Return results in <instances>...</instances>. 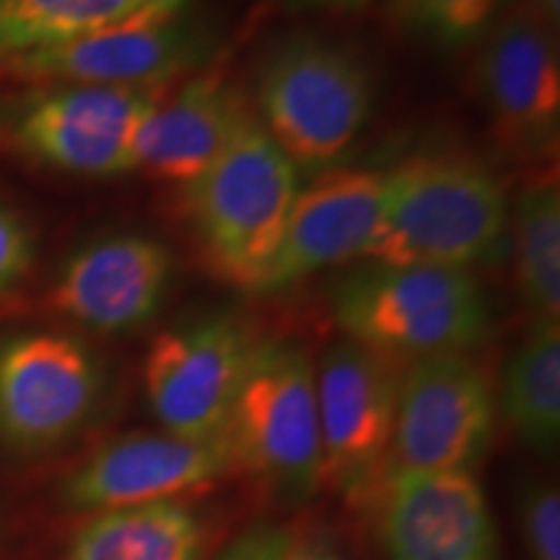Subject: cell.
<instances>
[{"instance_id":"5","label":"cell","mask_w":560,"mask_h":560,"mask_svg":"<svg viewBox=\"0 0 560 560\" xmlns=\"http://www.w3.org/2000/svg\"><path fill=\"white\" fill-rule=\"evenodd\" d=\"M226 439L234 467L280 499L306 501L322 488L317 371L301 342H257Z\"/></svg>"},{"instance_id":"19","label":"cell","mask_w":560,"mask_h":560,"mask_svg":"<svg viewBox=\"0 0 560 560\" xmlns=\"http://www.w3.org/2000/svg\"><path fill=\"white\" fill-rule=\"evenodd\" d=\"M501 410L535 452H556L560 436V325L542 319L503 371Z\"/></svg>"},{"instance_id":"1","label":"cell","mask_w":560,"mask_h":560,"mask_svg":"<svg viewBox=\"0 0 560 560\" xmlns=\"http://www.w3.org/2000/svg\"><path fill=\"white\" fill-rule=\"evenodd\" d=\"M511 206L501 179L462 153L412 156L384 179V202L363 260L467 270L501 255Z\"/></svg>"},{"instance_id":"24","label":"cell","mask_w":560,"mask_h":560,"mask_svg":"<svg viewBox=\"0 0 560 560\" xmlns=\"http://www.w3.org/2000/svg\"><path fill=\"white\" fill-rule=\"evenodd\" d=\"M34 262V240L26 223L0 202V293L16 285Z\"/></svg>"},{"instance_id":"17","label":"cell","mask_w":560,"mask_h":560,"mask_svg":"<svg viewBox=\"0 0 560 560\" xmlns=\"http://www.w3.org/2000/svg\"><path fill=\"white\" fill-rule=\"evenodd\" d=\"M255 112L219 73L170 89L132 140V172L187 185L244 130Z\"/></svg>"},{"instance_id":"14","label":"cell","mask_w":560,"mask_h":560,"mask_svg":"<svg viewBox=\"0 0 560 560\" xmlns=\"http://www.w3.org/2000/svg\"><path fill=\"white\" fill-rule=\"evenodd\" d=\"M387 560H499V529L475 472L387 470L374 493Z\"/></svg>"},{"instance_id":"26","label":"cell","mask_w":560,"mask_h":560,"mask_svg":"<svg viewBox=\"0 0 560 560\" xmlns=\"http://www.w3.org/2000/svg\"><path fill=\"white\" fill-rule=\"evenodd\" d=\"M285 560H346L338 542L327 535L296 537Z\"/></svg>"},{"instance_id":"7","label":"cell","mask_w":560,"mask_h":560,"mask_svg":"<svg viewBox=\"0 0 560 560\" xmlns=\"http://www.w3.org/2000/svg\"><path fill=\"white\" fill-rule=\"evenodd\" d=\"M107 371L86 342L60 330L0 340V444L42 454L68 444L100 410Z\"/></svg>"},{"instance_id":"22","label":"cell","mask_w":560,"mask_h":560,"mask_svg":"<svg viewBox=\"0 0 560 560\" xmlns=\"http://www.w3.org/2000/svg\"><path fill=\"white\" fill-rule=\"evenodd\" d=\"M511 0H389V11L405 30L441 47H462L486 37V32Z\"/></svg>"},{"instance_id":"8","label":"cell","mask_w":560,"mask_h":560,"mask_svg":"<svg viewBox=\"0 0 560 560\" xmlns=\"http://www.w3.org/2000/svg\"><path fill=\"white\" fill-rule=\"evenodd\" d=\"M322 486L348 501L374 499L387 472L405 363L353 340L319 359Z\"/></svg>"},{"instance_id":"28","label":"cell","mask_w":560,"mask_h":560,"mask_svg":"<svg viewBox=\"0 0 560 560\" xmlns=\"http://www.w3.org/2000/svg\"><path fill=\"white\" fill-rule=\"evenodd\" d=\"M314 3H325V5H361V3H369V0H314Z\"/></svg>"},{"instance_id":"4","label":"cell","mask_w":560,"mask_h":560,"mask_svg":"<svg viewBox=\"0 0 560 560\" xmlns=\"http://www.w3.org/2000/svg\"><path fill=\"white\" fill-rule=\"evenodd\" d=\"M374 102V75L353 50L291 37L257 68L252 112L299 172H319L359 140Z\"/></svg>"},{"instance_id":"12","label":"cell","mask_w":560,"mask_h":560,"mask_svg":"<svg viewBox=\"0 0 560 560\" xmlns=\"http://www.w3.org/2000/svg\"><path fill=\"white\" fill-rule=\"evenodd\" d=\"M164 86H50L32 94L13 122V140L42 164L83 177L132 172V140Z\"/></svg>"},{"instance_id":"23","label":"cell","mask_w":560,"mask_h":560,"mask_svg":"<svg viewBox=\"0 0 560 560\" xmlns=\"http://www.w3.org/2000/svg\"><path fill=\"white\" fill-rule=\"evenodd\" d=\"M522 527L532 560H560V495L535 486L522 495Z\"/></svg>"},{"instance_id":"15","label":"cell","mask_w":560,"mask_h":560,"mask_svg":"<svg viewBox=\"0 0 560 560\" xmlns=\"http://www.w3.org/2000/svg\"><path fill=\"white\" fill-rule=\"evenodd\" d=\"M174 280V255L143 234H115L75 249L47 291V306L83 330L122 335L156 317Z\"/></svg>"},{"instance_id":"9","label":"cell","mask_w":560,"mask_h":560,"mask_svg":"<svg viewBox=\"0 0 560 560\" xmlns=\"http://www.w3.org/2000/svg\"><path fill=\"white\" fill-rule=\"evenodd\" d=\"M255 346L249 327L229 312L161 330L145 353L143 387L166 433L223 436Z\"/></svg>"},{"instance_id":"3","label":"cell","mask_w":560,"mask_h":560,"mask_svg":"<svg viewBox=\"0 0 560 560\" xmlns=\"http://www.w3.org/2000/svg\"><path fill=\"white\" fill-rule=\"evenodd\" d=\"M332 314L348 340L400 363L470 353L493 330V310L475 272L374 265L342 278Z\"/></svg>"},{"instance_id":"16","label":"cell","mask_w":560,"mask_h":560,"mask_svg":"<svg viewBox=\"0 0 560 560\" xmlns=\"http://www.w3.org/2000/svg\"><path fill=\"white\" fill-rule=\"evenodd\" d=\"M380 170H327L301 187L283 240L257 293H280L317 272L361 257L384 202Z\"/></svg>"},{"instance_id":"13","label":"cell","mask_w":560,"mask_h":560,"mask_svg":"<svg viewBox=\"0 0 560 560\" xmlns=\"http://www.w3.org/2000/svg\"><path fill=\"white\" fill-rule=\"evenodd\" d=\"M234 470L226 433L185 439L174 433H128L102 444L68 475L60 499L75 511H112L177 501L215 486Z\"/></svg>"},{"instance_id":"29","label":"cell","mask_w":560,"mask_h":560,"mask_svg":"<svg viewBox=\"0 0 560 560\" xmlns=\"http://www.w3.org/2000/svg\"><path fill=\"white\" fill-rule=\"evenodd\" d=\"M0 24H3V0H0Z\"/></svg>"},{"instance_id":"30","label":"cell","mask_w":560,"mask_h":560,"mask_svg":"<svg viewBox=\"0 0 560 560\" xmlns=\"http://www.w3.org/2000/svg\"><path fill=\"white\" fill-rule=\"evenodd\" d=\"M0 138H3V130H0Z\"/></svg>"},{"instance_id":"2","label":"cell","mask_w":560,"mask_h":560,"mask_svg":"<svg viewBox=\"0 0 560 560\" xmlns=\"http://www.w3.org/2000/svg\"><path fill=\"white\" fill-rule=\"evenodd\" d=\"M299 190L293 161L252 117L213 164L182 185V213L210 272L257 293Z\"/></svg>"},{"instance_id":"18","label":"cell","mask_w":560,"mask_h":560,"mask_svg":"<svg viewBox=\"0 0 560 560\" xmlns=\"http://www.w3.org/2000/svg\"><path fill=\"white\" fill-rule=\"evenodd\" d=\"M206 529L182 501L94 514L75 532L66 560H202Z\"/></svg>"},{"instance_id":"11","label":"cell","mask_w":560,"mask_h":560,"mask_svg":"<svg viewBox=\"0 0 560 560\" xmlns=\"http://www.w3.org/2000/svg\"><path fill=\"white\" fill-rule=\"evenodd\" d=\"M490 128L511 153L556 156L560 132V55L556 26L529 0L511 5L486 32L475 60Z\"/></svg>"},{"instance_id":"6","label":"cell","mask_w":560,"mask_h":560,"mask_svg":"<svg viewBox=\"0 0 560 560\" xmlns=\"http://www.w3.org/2000/svg\"><path fill=\"white\" fill-rule=\"evenodd\" d=\"M219 34L198 16L195 0L166 5L60 45L0 60L9 79L50 86H164L206 66Z\"/></svg>"},{"instance_id":"25","label":"cell","mask_w":560,"mask_h":560,"mask_svg":"<svg viewBox=\"0 0 560 560\" xmlns=\"http://www.w3.org/2000/svg\"><path fill=\"white\" fill-rule=\"evenodd\" d=\"M296 540L285 524H252L242 535H236L215 560H285L291 545Z\"/></svg>"},{"instance_id":"21","label":"cell","mask_w":560,"mask_h":560,"mask_svg":"<svg viewBox=\"0 0 560 560\" xmlns=\"http://www.w3.org/2000/svg\"><path fill=\"white\" fill-rule=\"evenodd\" d=\"M192 0H3L0 60L107 30L138 13Z\"/></svg>"},{"instance_id":"20","label":"cell","mask_w":560,"mask_h":560,"mask_svg":"<svg viewBox=\"0 0 560 560\" xmlns=\"http://www.w3.org/2000/svg\"><path fill=\"white\" fill-rule=\"evenodd\" d=\"M516 283L535 322L560 317V190L556 179L529 185L509 221Z\"/></svg>"},{"instance_id":"10","label":"cell","mask_w":560,"mask_h":560,"mask_svg":"<svg viewBox=\"0 0 560 560\" xmlns=\"http://www.w3.org/2000/svg\"><path fill=\"white\" fill-rule=\"evenodd\" d=\"M488 374L467 353L408 363L397 397L387 470L475 472L493 439Z\"/></svg>"},{"instance_id":"27","label":"cell","mask_w":560,"mask_h":560,"mask_svg":"<svg viewBox=\"0 0 560 560\" xmlns=\"http://www.w3.org/2000/svg\"><path fill=\"white\" fill-rule=\"evenodd\" d=\"M532 9H535L540 16L548 21L550 26H558L560 19V0H529Z\"/></svg>"}]
</instances>
